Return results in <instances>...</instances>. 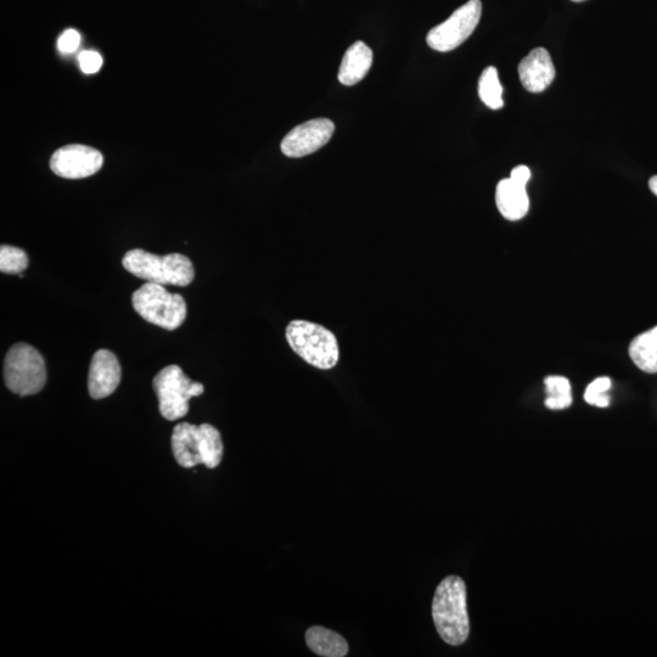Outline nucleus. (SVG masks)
Returning <instances> with one entry per match:
<instances>
[{"mask_svg": "<svg viewBox=\"0 0 657 657\" xmlns=\"http://www.w3.org/2000/svg\"><path fill=\"white\" fill-rule=\"evenodd\" d=\"M334 132L333 121L328 119L307 121L292 129L283 139L280 148L285 156L300 159L322 149L330 142Z\"/></svg>", "mask_w": 657, "mask_h": 657, "instance_id": "nucleus-9", "label": "nucleus"}, {"mask_svg": "<svg viewBox=\"0 0 657 657\" xmlns=\"http://www.w3.org/2000/svg\"><path fill=\"white\" fill-rule=\"evenodd\" d=\"M482 14L481 0H469L451 18L432 28L426 37L431 49L436 52L447 53L462 46L479 25Z\"/></svg>", "mask_w": 657, "mask_h": 657, "instance_id": "nucleus-7", "label": "nucleus"}, {"mask_svg": "<svg viewBox=\"0 0 657 657\" xmlns=\"http://www.w3.org/2000/svg\"><path fill=\"white\" fill-rule=\"evenodd\" d=\"M649 188L657 196V176L650 179Z\"/></svg>", "mask_w": 657, "mask_h": 657, "instance_id": "nucleus-25", "label": "nucleus"}, {"mask_svg": "<svg viewBox=\"0 0 657 657\" xmlns=\"http://www.w3.org/2000/svg\"><path fill=\"white\" fill-rule=\"evenodd\" d=\"M306 643L307 647L318 656L344 657L348 654L346 639L328 628L311 627L306 632Z\"/></svg>", "mask_w": 657, "mask_h": 657, "instance_id": "nucleus-15", "label": "nucleus"}, {"mask_svg": "<svg viewBox=\"0 0 657 657\" xmlns=\"http://www.w3.org/2000/svg\"><path fill=\"white\" fill-rule=\"evenodd\" d=\"M611 389V380L609 378H598L587 387L584 393V400L591 406L606 408L610 404L608 391Z\"/></svg>", "mask_w": 657, "mask_h": 657, "instance_id": "nucleus-21", "label": "nucleus"}, {"mask_svg": "<svg viewBox=\"0 0 657 657\" xmlns=\"http://www.w3.org/2000/svg\"><path fill=\"white\" fill-rule=\"evenodd\" d=\"M496 202L501 215L509 221H519L527 215L530 209L526 185L516 183L511 178L502 179L498 183Z\"/></svg>", "mask_w": 657, "mask_h": 657, "instance_id": "nucleus-13", "label": "nucleus"}, {"mask_svg": "<svg viewBox=\"0 0 657 657\" xmlns=\"http://www.w3.org/2000/svg\"><path fill=\"white\" fill-rule=\"evenodd\" d=\"M28 267V257L19 247L2 245L0 247V271L5 274H21Z\"/></svg>", "mask_w": 657, "mask_h": 657, "instance_id": "nucleus-20", "label": "nucleus"}, {"mask_svg": "<svg viewBox=\"0 0 657 657\" xmlns=\"http://www.w3.org/2000/svg\"><path fill=\"white\" fill-rule=\"evenodd\" d=\"M78 60H80L81 70L87 73V75L97 73L101 69V66H103L101 55L97 52H91V50L83 52Z\"/></svg>", "mask_w": 657, "mask_h": 657, "instance_id": "nucleus-22", "label": "nucleus"}, {"mask_svg": "<svg viewBox=\"0 0 657 657\" xmlns=\"http://www.w3.org/2000/svg\"><path fill=\"white\" fill-rule=\"evenodd\" d=\"M373 65V50L363 42H356L347 49L339 71V81L344 86H356L368 75Z\"/></svg>", "mask_w": 657, "mask_h": 657, "instance_id": "nucleus-14", "label": "nucleus"}, {"mask_svg": "<svg viewBox=\"0 0 657 657\" xmlns=\"http://www.w3.org/2000/svg\"><path fill=\"white\" fill-rule=\"evenodd\" d=\"M154 390L159 398L162 417L174 421L185 417L189 412L190 398L201 396L204 385L195 383L184 374L178 365H168L154 378Z\"/></svg>", "mask_w": 657, "mask_h": 657, "instance_id": "nucleus-6", "label": "nucleus"}, {"mask_svg": "<svg viewBox=\"0 0 657 657\" xmlns=\"http://www.w3.org/2000/svg\"><path fill=\"white\" fill-rule=\"evenodd\" d=\"M630 357L645 373H657V327L640 334L631 342Z\"/></svg>", "mask_w": 657, "mask_h": 657, "instance_id": "nucleus-16", "label": "nucleus"}, {"mask_svg": "<svg viewBox=\"0 0 657 657\" xmlns=\"http://www.w3.org/2000/svg\"><path fill=\"white\" fill-rule=\"evenodd\" d=\"M479 95L482 103L492 110L502 109L503 87L499 82L498 71L496 67L490 66L482 72L479 81Z\"/></svg>", "mask_w": 657, "mask_h": 657, "instance_id": "nucleus-18", "label": "nucleus"}, {"mask_svg": "<svg viewBox=\"0 0 657 657\" xmlns=\"http://www.w3.org/2000/svg\"><path fill=\"white\" fill-rule=\"evenodd\" d=\"M285 339L291 350L313 368L331 370L340 362L338 338L323 325L305 319L291 320Z\"/></svg>", "mask_w": 657, "mask_h": 657, "instance_id": "nucleus-2", "label": "nucleus"}, {"mask_svg": "<svg viewBox=\"0 0 657 657\" xmlns=\"http://www.w3.org/2000/svg\"><path fill=\"white\" fill-rule=\"evenodd\" d=\"M4 380L8 389L19 396H31L43 390L47 381L46 362L35 347L16 344L4 362Z\"/></svg>", "mask_w": 657, "mask_h": 657, "instance_id": "nucleus-5", "label": "nucleus"}, {"mask_svg": "<svg viewBox=\"0 0 657 657\" xmlns=\"http://www.w3.org/2000/svg\"><path fill=\"white\" fill-rule=\"evenodd\" d=\"M199 430L202 464L209 469H216L222 462L224 451L221 432L210 424L200 425Z\"/></svg>", "mask_w": 657, "mask_h": 657, "instance_id": "nucleus-17", "label": "nucleus"}, {"mask_svg": "<svg viewBox=\"0 0 657 657\" xmlns=\"http://www.w3.org/2000/svg\"><path fill=\"white\" fill-rule=\"evenodd\" d=\"M547 389L546 406L552 411H561L572 404L570 381L564 376H548L544 380Z\"/></svg>", "mask_w": 657, "mask_h": 657, "instance_id": "nucleus-19", "label": "nucleus"}, {"mask_svg": "<svg viewBox=\"0 0 657 657\" xmlns=\"http://www.w3.org/2000/svg\"><path fill=\"white\" fill-rule=\"evenodd\" d=\"M122 265L137 278L160 285L188 286L195 277L192 261L181 254L157 256L136 249L127 252Z\"/></svg>", "mask_w": 657, "mask_h": 657, "instance_id": "nucleus-3", "label": "nucleus"}, {"mask_svg": "<svg viewBox=\"0 0 657 657\" xmlns=\"http://www.w3.org/2000/svg\"><path fill=\"white\" fill-rule=\"evenodd\" d=\"M432 619L443 642L458 647L469 638L466 586L462 578L448 576L438 584L432 602Z\"/></svg>", "mask_w": 657, "mask_h": 657, "instance_id": "nucleus-1", "label": "nucleus"}, {"mask_svg": "<svg viewBox=\"0 0 657 657\" xmlns=\"http://www.w3.org/2000/svg\"><path fill=\"white\" fill-rule=\"evenodd\" d=\"M134 310L146 322L166 330H176L187 318L183 296L171 294L164 285L146 283L132 296Z\"/></svg>", "mask_w": 657, "mask_h": 657, "instance_id": "nucleus-4", "label": "nucleus"}, {"mask_svg": "<svg viewBox=\"0 0 657 657\" xmlns=\"http://www.w3.org/2000/svg\"><path fill=\"white\" fill-rule=\"evenodd\" d=\"M119 359L108 350H99L89 368L88 390L94 400H103L114 393L121 383Z\"/></svg>", "mask_w": 657, "mask_h": 657, "instance_id": "nucleus-10", "label": "nucleus"}, {"mask_svg": "<svg viewBox=\"0 0 657 657\" xmlns=\"http://www.w3.org/2000/svg\"><path fill=\"white\" fill-rule=\"evenodd\" d=\"M572 2L581 3V2H584V0H572Z\"/></svg>", "mask_w": 657, "mask_h": 657, "instance_id": "nucleus-26", "label": "nucleus"}, {"mask_svg": "<svg viewBox=\"0 0 657 657\" xmlns=\"http://www.w3.org/2000/svg\"><path fill=\"white\" fill-rule=\"evenodd\" d=\"M104 165L100 151L91 146L72 144L56 150L50 168L61 178L82 179L93 176Z\"/></svg>", "mask_w": 657, "mask_h": 657, "instance_id": "nucleus-8", "label": "nucleus"}, {"mask_svg": "<svg viewBox=\"0 0 657 657\" xmlns=\"http://www.w3.org/2000/svg\"><path fill=\"white\" fill-rule=\"evenodd\" d=\"M80 43V33L76 30H66L59 38L58 48L61 53L70 54L76 52L77 48L80 47Z\"/></svg>", "mask_w": 657, "mask_h": 657, "instance_id": "nucleus-23", "label": "nucleus"}, {"mask_svg": "<svg viewBox=\"0 0 657 657\" xmlns=\"http://www.w3.org/2000/svg\"><path fill=\"white\" fill-rule=\"evenodd\" d=\"M511 179H513L514 182L526 185L529 183L530 178H531V171L530 168L527 166H518L515 167L513 171H511Z\"/></svg>", "mask_w": 657, "mask_h": 657, "instance_id": "nucleus-24", "label": "nucleus"}, {"mask_svg": "<svg viewBox=\"0 0 657 657\" xmlns=\"http://www.w3.org/2000/svg\"><path fill=\"white\" fill-rule=\"evenodd\" d=\"M519 77L522 87L530 93H541L553 83L555 67L547 49L536 48L521 60Z\"/></svg>", "mask_w": 657, "mask_h": 657, "instance_id": "nucleus-11", "label": "nucleus"}, {"mask_svg": "<svg viewBox=\"0 0 657 657\" xmlns=\"http://www.w3.org/2000/svg\"><path fill=\"white\" fill-rule=\"evenodd\" d=\"M172 451L177 463L185 469L202 464L199 426L178 424L172 434Z\"/></svg>", "mask_w": 657, "mask_h": 657, "instance_id": "nucleus-12", "label": "nucleus"}]
</instances>
